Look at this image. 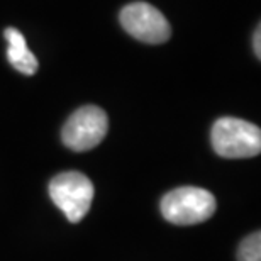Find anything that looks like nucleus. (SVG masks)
Segmentation results:
<instances>
[{
	"label": "nucleus",
	"instance_id": "nucleus-7",
	"mask_svg": "<svg viewBox=\"0 0 261 261\" xmlns=\"http://www.w3.org/2000/svg\"><path fill=\"white\" fill-rule=\"evenodd\" d=\"M238 261H261V234L253 232L238 248Z\"/></svg>",
	"mask_w": 261,
	"mask_h": 261
},
{
	"label": "nucleus",
	"instance_id": "nucleus-5",
	"mask_svg": "<svg viewBox=\"0 0 261 261\" xmlns=\"http://www.w3.org/2000/svg\"><path fill=\"white\" fill-rule=\"evenodd\" d=\"M121 24L138 41L148 44L166 43L171 36L168 19L146 2H134L122 9Z\"/></svg>",
	"mask_w": 261,
	"mask_h": 261
},
{
	"label": "nucleus",
	"instance_id": "nucleus-8",
	"mask_svg": "<svg viewBox=\"0 0 261 261\" xmlns=\"http://www.w3.org/2000/svg\"><path fill=\"white\" fill-rule=\"evenodd\" d=\"M253 48H254V53H256V58H261V28H258L256 33H254Z\"/></svg>",
	"mask_w": 261,
	"mask_h": 261
},
{
	"label": "nucleus",
	"instance_id": "nucleus-3",
	"mask_svg": "<svg viewBox=\"0 0 261 261\" xmlns=\"http://www.w3.org/2000/svg\"><path fill=\"white\" fill-rule=\"evenodd\" d=\"M93 184L80 171H65L49 181V197L70 222H80L90 211Z\"/></svg>",
	"mask_w": 261,
	"mask_h": 261
},
{
	"label": "nucleus",
	"instance_id": "nucleus-4",
	"mask_svg": "<svg viewBox=\"0 0 261 261\" xmlns=\"http://www.w3.org/2000/svg\"><path fill=\"white\" fill-rule=\"evenodd\" d=\"M109 130V117L106 111L97 106L80 107L68 117L61 130V139L71 151H90L98 146Z\"/></svg>",
	"mask_w": 261,
	"mask_h": 261
},
{
	"label": "nucleus",
	"instance_id": "nucleus-1",
	"mask_svg": "<svg viewBox=\"0 0 261 261\" xmlns=\"http://www.w3.org/2000/svg\"><path fill=\"white\" fill-rule=\"evenodd\" d=\"M214 151L229 160L253 158L261 151V130L254 124L236 117H221L212 126Z\"/></svg>",
	"mask_w": 261,
	"mask_h": 261
},
{
	"label": "nucleus",
	"instance_id": "nucleus-6",
	"mask_svg": "<svg viewBox=\"0 0 261 261\" xmlns=\"http://www.w3.org/2000/svg\"><path fill=\"white\" fill-rule=\"evenodd\" d=\"M5 41L9 43L7 49V60L15 70L24 73V75H34L38 71L39 63L34 53L28 48L25 38L20 34V31L15 28H7L4 31Z\"/></svg>",
	"mask_w": 261,
	"mask_h": 261
},
{
	"label": "nucleus",
	"instance_id": "nucleus-2",
	"mask_svg": "<svg viewBox=\"0 0 261 261\" xmlns=\"http://www.w3.org/2000/svg\"><path fill=\"white\" fill-rule=\"evenodd\" d=\"M217 208L216 197L198 187H180L168 192L161 200V214L176 226H194L205 222Z\"/></svg>",
	"mask_w": 261,
	"mask_h": 261
}]
</instances>
